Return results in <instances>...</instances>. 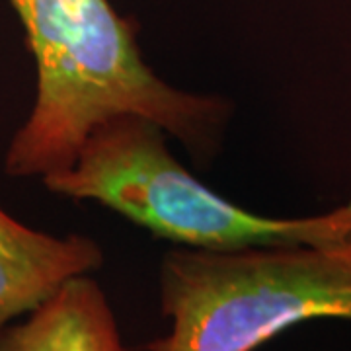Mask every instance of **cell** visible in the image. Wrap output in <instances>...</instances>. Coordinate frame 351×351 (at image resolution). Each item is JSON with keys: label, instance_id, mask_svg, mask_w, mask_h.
<instances>
[{"label": "cell", "instance_id": "6da1fadb", "mask_svg": "<svg viewBox=\"0 0 351 351\" xmlns=\"http://www.w3.org/2000/svg\"><path fill=\"white\" fill-rule=\"evenodd\" d=\"M36 61V100L4 156L12 178H47L75 164L90 131L121 113L149 117L207 166L232 104L168 84L145 63L137 24L112 0H8Z\"/></svg>", "mask_w": 351, "mask_h": 351}, {"label": "cell", "instance_id": "7a4b0ae2", "mask_svg": "<svg viewBox=\"0 0 351 351\" xmlns=\"http://www.w3.org/2000/svg\"><path fill=\"white\" fill-rule=\"evenodd\" d=\"M168 332L145 351H256L308 320L351 322V239L197 250L176 246L158 269Z\"/></svg>", "mask_w": 351, "mask_h": 351}, {"label": "cell", "instance_id": "3957f363", "mask_svg": "<svg viewBox=\"0 0 351 351\" xmlns=\"http://www.w3.org/2000/svg\"><path fill=\"white\" fill-rule=\"evenodd\" d=\"M166 131L121 113L96 125L75 164L43 178L51 193L96 201L154 237L197 250L326 244L351 239V201L299 219L252 213L207 188L176 160Z\"/></svg>", "mask_w": 351, "mask_h": 351}, {"label": "cell", "instance_id": "277c9868", "mask_svg": "<svg viewBox=\"0 0 351 351\" xmlns=\"http://www.w3.org/2000/svg\"><path fill=\"white\" fill-rule=\"evenodd\" d=\"M104 260L100 244L86 234H47L0 209V330L69 279L98 271Z\"/></svg>", "mask_w": 351, "mask_h": 351}, {"label": "cell", "instance_id": "5b68a950", "mask_svg": "<svg viewBox=\"0 0 351 351\" xmlns=\"http://www.w3.org/2000/svg\"><path fill=\"white\" fill-rule=\"evenodd\" d=\"M0 351H125V346L106 291L92 276H78L20 322L2 328Z\"/></svg>", "mask_w": 351, "mask_h": 351}]
</instances>
